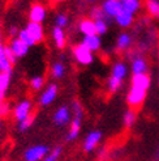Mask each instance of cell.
I'll list each match as a JSON object with an SVG mask.
<instances>
[{"instance_id":"1","label":"cell","mask_w":159,"mask_h":161,"mask_svg":"<svg viewBox=\"0 0 159 161\" xmlns=\"http://www.w3.org/2000/svg\"><path fill=\"white\" fill-rule=\"evenodd\" d=\"M151 85L150 75H132L131 79V88L126 94V102L131 109H137L144 103L147 91Z\"/></svg>"},{"instance_id":"2","label":"cell","mask_w":159,"mask_h":161,"mask_svg":"<svg viewBox=\"0 0 159 161\" xmlns=\"http://www.w3.org/2000/svg\"><path fill=\"white\" fill-rule=\"evenodd\" d=\"M51 149L44 146V144H35V146L29 147L23 152V160L25 161H42L49 155Z\"/></svg>"},{"instance_id":"3","label":"cell","mask_w":159,"mask_h":161,"mask_svg":"<svg viewBox=\"0 0 159 161\" xmlns=\"http://www.w3.org/2000/svg\"><path fill=\"white\" fill-rule=\"evenodd\" d=\"M72 54L74 56L76 62L78 64H81V66H90V64L94 62V54L90 50H87L81 43H78V45L72 47Z\"/></svg>"},{"instance_id":"4","label":"cell","mask_w":159,"mask_h":161,"mask_svg":"<svg viewBox=\"0 0 159 161\" xmlns=\"http://www.w3.org/2000/svg\"><path fill=\"white\" fill-rule=\"evenodd\" d=\"M52 122L58 127H64L72 122V110L67 105H61L55 110L52 115Z\"/></svg>"},{"instance_id":"5","label":"cell","mask_w":159,"mask_h":161,"mask_svg":"<svg viewBox=\"0 0 159 161\" xmlns=\"http://www.w3.org/2000/svg\"><path fill=\"white\" fill-rule=\"evenodd\" d=\"M31 110H33V102L28 98L22 100L16 105V108L13 110V117L20 123L22 120L28 119L29 117H31Z\"/></svg>"},{"instance_id":"6","label":"cell","mask_w":159,"mask_h":161,"mask_svg":"<svg viewBox=\"0 0 159 161\" xmlns=\"http://www.w3.org/2000/svg\"><path fill=\"white\" fill-rule=\"evenodd\" d=\"M58 92H59V86H58V84H55V83L49 84V85L44 88V91L41 93V96H39V100H38L39 105L43 106V108L50 106L51 103H52L55 100H56V97H58Z\"/></svg>"},{"instance_id":"7","label":"cell","mask_w":159,"mask_h":161,"mask_svg":"<svg viewBox=\"0 0 159 161\" xmlns=\"http://www.w3.org/2000/svg\"><path fill=\"white\" fill-rule=\"evenodd\" d=\"M102 136H103V134L99 130H93L85 136L82 148L86 153H91V152H94L98 148L99 143L102 142Z\"/></svg>"},{"instance_id":"8","label":"cell","mask_w":159,"mask_h":161,"mask_svg":"<svg viewBox=\"0 0 159 161\" xmlns=\"http://www.w3.org/2000/svg\"><path fill=\"white\" fill-rule=\"evenodd\" d=\"M149 71V63L142 55L136 54L131 56V72L132 75H146Z\"/></svg>"},{"instance_id":"9","label":"cell","mask_w":159,"mask_h":161,"mask_svg":"<svg viewBox=\"0 0 159 161\" xmlns=\"http://www.w3.org/2000/svg\"><path fill=\"white\" fill-rule=\"evenodd\" d=\"M7 46L9 47V50L12 51V54L14 55L16 59H21V58H23V56H26L29 50H30V47L26 43H23L18 37L11 38L9 43H8Z\"/></svg>"},{"instance_id":"10","label":"cell","mask_w":159,"mask_h":161,"mask_svg":"<svg viewBox=\"0 0 159 161\" xmlns=\"http://www.w3.org/2000/svg\"><path fill=\"white\" fill-rule=\"evenodd\" d=\"M47 19V9L43 4L35 3L30 7L29 9V21L30 22H37V24H43Z\"/></svg>"},{"instance_id":"11","label":"cell","mask_w":159,"mask_h":161,"mask_svg":"<svg viewBox=\"0 0 159 161\" xmlns=\"http://www.w3.org/2000/svg\"><path fill=\"white\" fill-rule=\"evenodd\" d=\"M100 8L105 12V14L111 20V19H115L120 13V11L123 9V3H120L119 0H103Z\"/></svg>"},{"instance_id":"12","label":"cell","mask_w":159,"mask_h":161,"mask_svg":"<svg viewBox=\"0 0 159 161\" xmlns=\"http://www.w3.org/2000/svg\"><path fill=\"white\" fill-rule=\"evenodd\" d=\"M129 72V68H128V64L123 60H116L112 67H111V75L110 77H114L119 81H124L126 75H128Z\"/></svg>"},{"instance_id":"13","label":"cell","mask_w":159,"mask_h":161,"mask_svg":"<svg viewBox=\"0 0 159 161\" xmlns=\"http://www.w3.org/2000/svg\"><path fill=\"white\" fill-rule=\"evenodd\" d=\"M25 29L28 30V33L33 37V39L37 43H41L44 39V28L43 24H37V22H28Z\"/></svg>"},{"instance_id":"14","label":"cell","mask_w":159,"mask_h":161,"mask_svg":"<svg viewBox=\"0 0 159 161\" xmlns=\"http://www.w3.org/2000/svg\"><path fill=\"white\" fill-rule=\"evenodd\" d=\"M81 126H82V117H73L70 126H69V130L65 135V140L74 142L78 138L80 132H81Z\"/></svg>"},{"instance_id":"15","label":"cell","mask_w":159,"mask_h":161,"mask_svg":"<svg viewBox=\"0 0 159 161\" xmlns=\"http://www.w3.org/2000/svg\"><path fill=\"white\" fill-rule=\"evenodd\" d=\"M81 45H84L87 50H90L91 53H97L102 49V38L97 34L94 36H85L82 37L81 42H80Z\"/></svg>"},{"instance_id":"16","label":"cell","mask_w":159,"mask_h":161,"mask_svg":"<svg viewBox=\"0 0 159 161\" xmlns=\"http://www.w3.org/2000/svg\"><path fill=\"white\" fill-rule=\"evenodd\" d=\"M51 37H52V41L56 46V49L63 50L67 45V36H65V31L64 29L58 28V26H54L51 30Z\"/></svg>"},{"instance_id":"17","label":"cell","mask_w":159,"mask_h":161,"mask_svg":"<svg viewBox=\"0 0 159 161\" xmlns=\"http://www.w3.org/2000/svg\"><path fill=\"white\" fill-rule=\"evenodd\" d=\"M115 22L117 24V26H120L123 29H126L133 25V21H134V14H132L131 12L125 11V9H121L120 13H119L116 17L114 19Z\"/></svg>"},{"instance_id":"18","label":"cell","mask_w":159,"mask_h":161,"mask_svg":"<svg viewBox=\"0 0 159 161\" xmlns=\"http://www.w3.org/2000/svg\"><path fill=\"white\" fill-rule=\"evenodd\" d=\"M78 30L84 37L85 36H94L97 34L95 33V22L93 19L90 17H85V19H81L78 22Z\"/></svg>"},{"instance_id":"19","label":"cell","mask_w":159,"mask_h":161,"mask_svg":"<svg viewBox=\"0 0 159 161\" xmlns=\"http://www.w3.org/2000/svg\"><path fill=\"white\" fill-rule=\"evenodd\" d=\"M133 43V38L128 31H123L116 38V49L119 51H128Z\"/></svg>"},{"instance_id":"20","label":"cell","mask_w":159,"mask_h":161,"mask_svg":"<svg viewBox=\"0 0 159 161\" xmlns=\"http://www.w3.org/2000/svg\"><path fill=\"white\" fill-rule=\"evenodd\" d=\"M7 72H13V64L5 54V45L0 42V74H7Z\"/></svg>"},{"instance_id":"21","label":"cell","mask_w":159,"mask_h":161,"mask_svg":"<svg viewBox=\"0 0 159 161\" xmlns=\"http://www.w3.org/2000/svg\"><path fill=\"white\" fill-rule=\"evenodd\" d=\"M65 72H67V67H65V64L63 63L61 60H55L51 64V67H50V75L55 80L63 79V77H64V75H65Z\"/></svg>"},{"instance_id":"22","label":"cell","mask_w":159,"mask_h":161,"mask_svg":"<svg viewBox=\"0 0 159 161\" xmlns=\"http://www.w3.org/2000/svg\"><path fill=\"white\" fill-rule=\"evenodd\" d=\"M144 7L150 17L159 20V0H145Z\"/></svg>"},{"instance_id":"23","label":"cell","mask_w":159,"mask_h":161,"mask_svg":"<svg viewBox=\"0 0 159 161\" xmlns=\"http://www.w3.org/2000/svg\"><path fill=\"white\" fill-rule=\"evenodd\" d=\"M137 122V111L134 109H128L124 113L123 117V125L125 128H131Z\"/></svg>"},{"instance_id":"24","label":"cell","mask_w":159,"mask_h":161,"mask_svg":"<svg viewBox=\"0 0 159 161\" xmlns=\"http://www.w3.org/2000/svg\"><path fill=\"white\" fill-rule=\"evenodd\" d=\"M142 8V2L141 0H128V2L123 3V9L131 12L132 14H136L141 11Z\"/></svg>"},{"instance_id":"25","label":"cell","mask_w":159,"mask_h":161,"mask_svg":"<svg viewBox=\"0 0 159 161\" xmlns=\"http://www.w3.org/2000/svg\"><path fill=\"white\" fill-rule=\"evenodd\" d=\"M44 84H46V77L42 76V75L33 76V77L30 79V81H29V85L31 88V91H34V92L41 91L42 88L44 86Z\"/></svg>"},{"instance_id":"26","label":"cell","mask_w":159,"mask_h":161,"mask_svg":"<svg viewBox=\"0 0 159 161\" xmlns=\"http://www.w3.org/2000/svg\"><path fill=\"white\" fill-rule=\"evenodd\" d=\"M21 41L23 42V43H26L29 47H33V46H35L37 45V42L33 39V37H31L29 33H28V30L23 28V29H20V31H18V36H17Z\"/></svg>"},{"instance_id":"27","label":"cell","mask_w":159,"mask_h":161,"mask_svg":"<svg viewBox=\"0 0 159 161\" xmlns=\"http://www.w3.org/2000/svg\"><path fill=\"white\" fill-rule=\"evenodd\" d=\"M95 22V33H97V36L102 37V36H105L107 34V31H108V21H105V20H97V21H94Z\"/></svg>"},{"instance_id":"28","label":"cell","mask_w":159,"mask_h":161,"mask_svg":"<svg viewBox=\"0 0 159 161\" xmlns=\"http://www.w3.org/2000/svg\"><path fill=\"white\" fill-rule=\"evenodd\" d=\"M123 86V81H119V80L114 79V77H108L107 80V91L110 93H116L121 89Z\"/></svg>"},{"instance_id":"29","label":"cell","mask_w":159,"mask_h":161,"mask_svg":"<svg viewBox=\"0 0 159 161\" xmlns=\"http://www.w3.org/2000/svg\"><path fill=\"white\" fill-rule=\"evenodd\" d=\"M90 19H93L94 21H97V20H105V21H108L110 22V19L105 14V12H103V9L100 8V5L99 7H94L93 9H91Z\"/></svg>"},{"instance_id":"30","label":"cell","mask_w":159,"mask_h":161,"mask_svg":"<svg viewBox=\"0 0 159 161\" xmlns=\"http://www.w3.org/2000/svg\"><path fill=\"white\" fill-rule=\"evenodd\" d=\"M61 152H63V147L61 146H56L54 149H51L49 152V155L44 157L43 161H58L61 156Z\"/></svg>"},{"instance_id":"31","label":"cell","mask_w":159,"mask_h":161,"mask_svg":"<svg viewBox=\"0 0 159 161\" xmlns=\"http://www.w3.org/2000/svg\"><path fill=\"white\" fill-rule=\"evenodd\" d=\"M68 22H69V17L65 13H59V14H56V17H55V26H58V28L64 29L68 25Z\"/></svg>"},{"instance_id":"32","label":"cell","mask_w":159,"mask_h":161,"mask_svg":"<svg viewBox=\"0 0 159 161\" xmlns=\"http://www.w3.org/2000/svg\"><path fill=\"white\" fill-rule=\"evenodd\" d=\"M33 123H34V117H33V115L29 117V118L25 119V120H22V122H20L18 126H17L18 132H26L29 128L33 126Z\"/></svg>"},{"instance_id":"33","label":"cell","mask_w":159,"mask_h":161,"mask_svg":"<svg viewBox=\"0 0 159 161\" xmlns=\"http://www.w3.org/2000/svg\"><path fill=\"white\" fill-rule=\"evenodd\" d=\"M70 110H72V115L73 117H82L84 118V108L81 105V102L74 100L72 102V108H70Z\"/></svg>"},{"instance_id":"34","label":"cell","mask_w":159,"mask_h":161,"mask_svg":"<svg viewBox=\"0 0 159 161\" xmlns=\"http://www.w3.org/2000/svg\"><path fill=\"white\" fill-rule=\"evenodd\" d=\"M5 54H7V56H8V59H9V62H11L12 64H14V63H16V60H17V59L14 58V55L12 54V51L9 50V47H8L7 45H5Z\"/></svg>"},{"instance_id":"35","label":"cell","mask_w":159,"mask_h":161,"mask_svg":"<svg viewBox=\"0 0 159 161\" xmlns=\"http://www.w3.org/2000/svg\"><path fill=\"white\" fill-rule=\"evenodd\" d=\"M18 31H20V29L17 28V26H11L9 28V36H11V38H16L18 36Z\"/></svg>"},{"instance_id":"36","label":"cell","mask_w":159,"mask_h":161,"mask_svg":"<svg viewBox=\"0 0 159 161\" xmlns=\"http://www.w3.org/2000/svg\"><path fill=\"white\" fill-rule=\"evenodd\" d=\"M86 3H90V4H94V3H97V0H85Z\"/></svg>"},{"instance_id":"37","label":"cell","mask_w":159,"mask_h":161,"mask_svg":"<svg viewBox=\"0 0 159 161\" xmlns=\"http://www.w3.org/2000/svg\"><path fill=\"white\" fill-rule=\"evenodd\" d=\"M54 3H60V2H64V0H52Z\"/></svg>"},{"instance_id":"38","label":"cell","mask_w":159,"mask_h":161,"mask_svg":"<svg viewBox=\"0 0 159 161\" xmlns=\"http://www.w3.org/2000/svg\"><path fill=\"white\" fill-rule=\"evenodd\" d=\"M120 3H125V2H128V0H119Z\"/></svg>"},{"instance_id":"39","label":"cell","mask_w":159,"mask_h":161,"mask_svg":"<svg viewBox=\"0 0 159 161\" xmlns=\"http://www.w3.org/2000/svg\"><path fill=\"white\" fill-rule=\"evenodd\" d=\"M0 42H2V31H0Z\"/></svg>"},{"instance_id":"40","label":"cell","mask_w":159,"mask_h":161,"mask_svg":"<svg viewBox=\"0 0 159 161\" xmlns=\"http://www.w3.org/2000/svg\"><path fill=\"white\" fill-rule=\"evenodd\" d=\"M0 130H2V122H0Z\"/></svg>"},{"instance_id":"41","label":"cell","mask_w":159,"mask_h":161,"mask_svg":"<svg viewBox=\"0 0 159 161\" xmlns=\"http://www.w3.org/2000/svg\"><path fill=\"white\" fill-rule=\"evenodd\" d=\"M158 58H159V49H158Z\"/></svg>"},{"instance_id":"42","label":"cell","mask_w":159,"mask_h":161,"mask_svg":"<svg viewBox=\"0 0 159 161\" xmlns=\"http://www.w3.org/2000/svg\"><path fill=\"white\" fill-rule=\"evenodd\" d=\"M158 81H159V75H158Z\"/></svg>"}]
</instances>
